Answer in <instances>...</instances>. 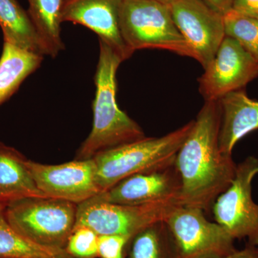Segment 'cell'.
Masks as SVG:
<instances>
[{
	"label": "cell",
	"mask_w": 258,
	"mask_h": 258,
	"mask_svg": "<svg viewBox=\"0 0 258 258\" xmlns=\"http://www.w3.org/2000/svg\"><path fill=\"white\" fill-rule=\"evenodd\" d=\"M156 1L160 2V3H164L166 5H171V3H174L175 0H156Z\"/></svg>",
	"instance_id": "obj_27"
},
{
	"label": "cell",
	"mask_w": 258,
	"mask_h": 258,
	"mask_svg": "<svg viewBox=\"0 0 258 258\" xmlns=\"http://www.w3.org/2000/svg\"><path fill=\"white\" fill-rule=\"evenodd\" d=\"M78 205L50 197H29L6 204L12 227L44 247L64 249L77 219Z\"/></svg>",
	"instance_id": "obj_4"
},
{
	"label": "cell",
	"mask_w": 258,
	"mask_h": 258,
	"mask_svg": "<svg viewBox=\"0 0 258 258\" xmlns=\"http://www.w3.org/2000/svg\"><path fill=\"white\" fill-rule=\"evenodd\" d=\"M99 42L92 130L78 149L76 160L93 159L98 153L146 137L140 125L117 104L116 72L123 61L107 44Z\"/></svg>",
	"instance_id": "obj_2"
},
{
	"label": "cell",
	"mask_w": 258,
	"mask_h": 258,
	"mask_svg": "<svg viewBox=\"0 0 258 258\" xmlns=\"http://www.w3.org/2000/svg\"><path fill=\"white\" fill-rule=\"evenodd\" d=\"M219 103L221 108L219 147L222 154L232 156L238 141L258 129V101L249 98L241 89L226 95Z\"/></svg>",
	"instance_id": "obj_14"
},
{
	"label": "cell",
	"mask_w": 258,
	"mask_h": 258,
	"mask_svg": "<svg viewBox=\"0 0 258 258\" xmlns=\"http://www.w3.org/2000/svg\"><path fill=\"white\" fill-rule=\"evenodd\" d=\"M181 206L179 201L142 205L107 203L97 196L78 205L75 226L90 227L98 235H118L131 239L155 222L164 221Z\"/></svg>",
	"instance_id": "obj_6"
},
{
	"label": "cell",
	"mask_w": 258,
	"mask_h": 258,
	"mask_svg": "<svg viewBox=\"0 0 258 258\" xmlns=\"http://www.w3.org/2000/svg\"><path fill=\"white\" fill-rule=\"evenodd\" d=\"M181 189V178L174 161L160 169L129 176L96 196L107 203L142 205L179 202Z\"/></svg>",
	"instance_id": "obj_12"
},
{
	"label": "cell",
	"mask_w": 258,
	"mask_h": 258,
	"mask_svg": "<svg viewBox=\"0 0 258 258\" xmlns=\"http://www.w3.org/2000/svg\"><path fill=\"white\" fill-rule=\"evenodd\" d=\"M199 79L205 101H217L245 87L258 76V62L232 37H225L216 55Z\"/></svg>",
	"instance_id": "obj_9"
},
{
	"label": "cell",
	"mask_w": 258,
	"mask_h": 258,
	"mask_svg": "<svg viewBox=\"0 0 258 258\" xmlns=\"http://www.w3.org/2000/svg\"><path fill=\"white\" fill-rule=\"evenodd\" d=\"M129 240L123 236H99L98 258H126L125 249Z\"/></svg>",
	"instance_id": "obj_23"
},
{
	"label": "cell",
	"mask_w": 258,
	"mask_h": 258,
	"mask_svg": "<svg viewBox=\"0 0 258 258\" xmlns=\"http://www.w3.org/2000/svg\"><path fill=\"white\" fill-rule=\"evenodd\" d=\"M211 9L225 15L232 8L233 0H201Z\"/></svg>",
	"instance_id": "obj_26"
},
{
	"label": "cell",
	"mask_w": 258,
	"mask_h": 258,
	"mask_svg": "<svg viewBox=\"0 0 258 258\" xmlns=\"http://www.w3.org/2000/svg\"><path fill=\"white\" fill-rule=\"evenodd\" d=\"M217 258H258V246L246 244L244 249H236L230 253Z\"/></svg>",
	"instance_id": "obj_25"
},
{
	"label": "cell",
	"mask_w": 258,
	"mask_h": 258,
	"mask_svg": "<svg viewBox=\"0 0 258 258\" xmlns=\"http://www.w3.org/2000/svg\"><path fill=\"white\" fill-rule=\"evenodd\" d=\"M99 235L86 226H75L64 249L76 258H98Z\"/></svg>",
	"instance_id": "obj_22"
},
{
	"label": "cell",
	"mask_w": 258,
	"mask_h": 258,
	"mask_svg": "<svg viewBox=\"0 0 258 258\" xmlns=\"http://www.w3.org/2000/svg\"><path fill=\"white\" fill-rule=\"evenodd\" d=\"M195 120L161 137H147L98 153L93 158L100 191L129 176L160 169L175 161ZM100 192V193H101Z\"/></svg>",
	"instance_id": "obj_3"
},
{
	"label": "cell",
	"mask_w": 258,
	"mask_h": 258,
	"mask_svg": "<svg viewBox=\"0 0 258 258\" xmlns=\"http://www.w3.org/2000/svg\"><path fill=\"white\" fill-rule=\"evenodd\" d=\"M43 56L4 42L0 57V106L42 63Z\"/></svg>",
	"instance_id": "obj_17"
},
{
	"label": "cell",
	"mask_w": 258,
	"mask_h": 258,
	"mask_svg": "<svg viewBox=\"0 0 258 258\" xmlns=\"http://www.w3.org/2000/svg\"><path fill=\"white\" fill-rule=\"evenodd\" d=\"M27 161L15 148L0 142V203L8 204L29 197H45L32 178Z\"/></svg>",
	"instance_id": "obj_15"
},
{
	"label": "cell",
	"mask_w": 258,
	"mask_h": 258,
	"mask_svg": "<svg viewBox=\"0 0 258 258\" xmlns=\"http://www.w3.org/2000/svg\"><path fill=\"white\" fill-rule=\"evenodd\" d=\"M126 258H177L165 220L148 226L127 243Z\"/></svg>",
	"instance_id": "obj_20"
},
{
	"label": "cell",
	"mask_w": 258,
	"mask_h": 258,
	"mask_svg": "<svg viewBox=\"0 0 258 258\" xmlns=\"http://www.w3.org/2000/svg\"><path fill=\"white\" fill-rule=\"evenodd\" d=\"M180 33L204 69L216 55L226 36L224 15L201 0H175L169 5Z\"/></svg>",
	"instance_id": "obj_10"
},
{
	"label": "cell",
	"mask_w": 258,
	"mask_h": 258,
	"mask_svg": "<svg viewBox=\"0 0 258 258\" xmlns=\"http://www.w3.org/2000/svg\"><path fill=\"white\" fill-rule=\"evenodd\" d=\"M121 3L122 0H62L61 22L79 24L92 30L124 61L134 52L120 33Z\"/></svg>",
	"instance_id": "obj_13"
},
{
	"label": "cell",
	"mask_w": 258,
	"mask_h": 258,
	"mask_svg": "<svg viewBox=\"0 0 258 258\" xmlns=\"http://www.w3.org/2000/svg\"><path fill=\"white\" fill-rule=\"evenodd\" d=\"M221 108L217 101H205L192 128L176 154L181 181V205L210 213L217 198L232 184L237 165L219 147Z\"/></svg>",
	"instance_id": "obj_1"
},
{
	"label": "cell",
	"mask_w": 258,
	"mask_h": 258,
	"mask_svg": "<svg viewBox=\"0 0 258 258\" xmlns=\"http://www.w3.org/2000/svg\"><path fill=\"white\" fill-rule=\"evenodd\" d=\"M225 34L240 45L258 62V19L230 10L224 15Z\"/></svg>",
	"instance_id": "obj_21"
},
{
	"label": "cell",
	"mask_w": 258,
	"mask_h": 258,
	"mask_svg": "<svg viewBox=\"0 0 258 258\" xmlns=\"http://www.w3.org/2000/svg\"><path fill=\"white\" fill-rule=\"evenodd\" d=\"M120 33L132 52L161 49L192 57L171 15L170 7L156 0H122L119 11Z\"/></svg>",
	"instance_id": "obj_5"
},
{
	"label": "cell",
	"mask_w": 258,
	"mask_h": 258,
	"mask_svg": "<svg viewBox=\"0 0 258 258\" xmlns=\"http://www.w3.org/2000/svg\"><path fill=\"white\" fill-rule=\"evenodd\" d=\"M37 187L50 198L79 204L101 192L96 181V166L93 159L57 164L27 161Z\"/></svg>",
	"instance_id": "obj_11"
},
{
	"label": "cell",
	"mask_w": 258,
	"mask_h": 258,
	"mask_svg": "<svg viewBox=\"0 0 258 258\" xmlns=\"http://www.w3.org/2000/svg\"><path fill=\"white\" fill-rule=\"evenodd\" d=\"M258 174L257 158L248 157L237 165L232 184L212 205L215 221L234 239H246L258 246V205L252 200V184Z\"/></svg>",
	"instance_id": "obj_8"
},
{
	"label": "cell",
	"mask_w": 258,
	"mask_h": 258,
	"mask_svg": "<svg viewBox=\"0 0 258 258\" xmlns=\"http://www.w3.org/2000/svg\"><path fill=\"white\" fill-rule=\"evenodd\" d=\"M29 16L40 37L46 55L55 57L64 50L61 37L62 0H28Z\"/></svg>",
	"instance_id": "obj_18"
},
{
	"label": "cell",
	"mask_w": 258,
	"mask_h": 258,
	"mask_svg": "<svg viewBox=\"0 0 258 258\" xmlns=\"http://www.w3.org/2000/svg\"><path fill=\"white\" fill-rule=\"evenodd\" d=\"M200 208L179 206L165 220L177 258H217L235 250V239Z\"/></svg>",
	"instance_id": "obj_7"
},
{
	"label": "cell",
	"mask_w": 258,
	"mask_h": 258,
	"mask_svg": "<svg viewBox=\"0 0 258 258\" xmlns=\"http://www.w3.org/2000/svg\"><path fill=\"white\" fill-rule=\"evenodd\" d=\"M0 27L4 42L34 53L46 55L28 12L18 0H0Z\"/></svg>",
	"instance_id": "obj_16"
},
{
	"label": "cell",
	"mask_w": 258,
	"mask_h": 258,
	"mask_svg": "<svg viewBox=\"0 0 258 258\" xmlns=\"http://www.w3.org/2000/svg\"><path fill=\"white\" fill-rule=\"evenodd\" d=\"M231 10L244 16L258 19V0H233Z\"/></svg>",
	"instance_id": "obj_24"
},
{
	"label": "cell",
	"mask_w": 258,
	"mask_h": 258,
	"mask_svg": "<svg viewBox=\"0 0 258 258\" xmlns=\"http://www.w3.org/2000/svg\"><path fill=\"white\" fill-rule=\"evenodd\" d=\"M0 203V258H76L64 249L44 247L32 242L12 227Z\"/></svg>",
	"instance_id": "obj_19"
}]
</instances>
